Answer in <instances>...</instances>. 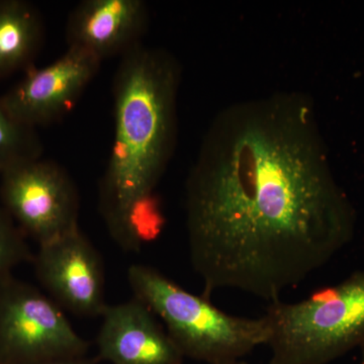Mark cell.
Instances as JSON below:
<instances>
[{
    "mask_svg": "<svg viewBox=\"0 0 364 364\" xmlns=\"http://www.w3.org/2000/svg\"><path fill=\"white\" fill-rule=\"evenodd\" d=\"M0 174L6 210L39 245L79 229L77 188L63 167L38 158Z\"/></svg>",
    "mask_w": 364,
    "mask_h": 364,
    "instance_id": "obj_6",
    "label": "cell"
},
{
    "mask_svg": "<svg viewBox=\"0 0 364 364\" xmlns=\"http://www.w3.org/2000/svg\"><path fill=\"white\" fill-rule=\"evenodd\" d=\"M149 25L143 0H83L66 23L67 48L100 60L121 57L142 45Z\"/></svg>",
    "mask_w": 364,
    "mask_h": 364,
    "instance_id": "obj_9",
    "label": "cell"
},
{
    "mask_svg": "<svg viewBox=\"0 0 364 364\" xmlns=\"http://www.w3.org/2000/svg\"><path fill=\"white\" fill-rule=\"evenodd\" d=\"M88 348L52 299L11 277L0 282V364L82 356Z\"/></svg>",
    "mask_w": 364,
    "mask_h": 364,
    "instance_id": "obj_5",
    "label": "cell"
},
{
    "mask_svg": "<svg viewBox=\"0 0 364 364\" xmlns=\"http://www.w3.org/2000/svg\"><path fill=\"white\" fill-rule=\"evenodd\" d=\"M270 364H328L364 344V270L310 298L269 303Z\"/></svg>",
    "mask_w": 364,
    "mask_h": 364,
    "instance_id": "obj_4",
    "label": "cell"
},
{
    "mask_svg": "<svg viewBox=\"0 0 364 364\" xmlns=\"http://www.w3.org/2000/svg\"><path fill=\"white\" fill-rule=\"evenodd\" d=\"M97 337L98 355L111 364H182L183 355L147 305L133 299L107 305Z\"/></svg>",
    "mask_w": 364,
    "mask_h": 364,
    "instance_id": "obj_10",
    "label": "cell"
},
{
    "mask_svg": "<svg viewBox=\"0 0 364 364\" xmlns=\"http://www.w3.org/2000/svg\"><path fill=\"white\" fill-rule=\"evenodd\" d=\"M43 147L35 129L16 121L0 98V170L11 165L38 159Z\"/></svg>",
    "mask_w": 364,
    "mask_h": 364,
    "instance_id": "obj_12",
    "label": "cell"
},
{
    "mask_svg": "<svg viewBox=\"0 0 364 364\" xmlns=\"http://www.w3.org/2000/svg\"><path fill=\"white\" fill-rule=\"evenodd\" d=\"M100 64L87 53L67 48L49 65L28 69L1 97L2 104L11 117L30 128L55 123L73 109Z\"/></svg>",
    "mask_w": 364,
    "mask_h": 364,
    "instance_id": "obj_8",
    "label": "cell"
},
{
    "mask_svg": "<svg viewBox=\"0 0 364 364\" xmlns=\"http://www.w3.org/2000/svg\"><path fill=\"white\" fill-rule=\"evenodd\" d=\"M181 77L170 53L144 44L121 58L114 76V141L100 207L112 236L129 250L176 147Z\"/></svg>",
    "mask_w": 364,
    "mask_h": 364,
    "instance_id": "obj_2",
    "label": "cell"
},
{
    "mask_svg": "<svg viewBox=\"0 0 364 364\" xmlns=\"http://www.w3.org/2000/svg\"><path fill=\"white\" fill-rule=\"evenodd\" d=\"M44 37V23L35 6L21 0L0 1V78L32 68Z\"/></svg>",
    "mask_w": 364,
    "mask_h": 364,
    "instance_id": "obj_11",
    "label": "cell"
},
{
    "mask_svg": "<svg viewBox=\"0 0 364 364\" xmlns=\"http://www.w3.org/2000/svg\"><path fill=\"white\" fill-rule=\"evenodd\" d=\"M359 349H360L361 352L360 363L359 364H364V344Z\"/></svg>",
    "mask_w": 364,
    "mask_h": 364,
    "instance_id": "obj_15",
    "label": "cell"
},
{
    "mask_svg": "<svg viewBox=\"0 0 364 364\" xmlns=\"http://www.w3.org/2000/svg\"><path fill=\"white\" fill-rule=\"evenodd\" d=\"M186 218L207 299L232 289L277 301L348 245L355 210L310 98L273 93L223 109L186 179Z\"/></svg>",
    "mask_w": 364,
    "mask_h": 364,
    "instance_id": "obj_1",
    "label": "cell"
},
{
    "mask_svg": "<svg viewBox=\"0 0 364 364\" xmlns=\"http://www.w3.org/2000/svg\"><path fill=\"white\" fill-rule=\"evenodd\" d=\"M35 264L57 305L81 317H102L107 306L104 263L80 229L39 245Z\"/></svg>",
    "mask_w": 364,
    "mask_h": 364,
    "instance_id": "obj_7",
    "label": "cell"
},
{
    "mask_svg": "<svg viewBox=\"0 0 364 364\" xmlns=\"http://www.w3.org/2000/svg\"><path fill=\"white\" fill-rule=\"evenodd\" d=\"M128 282L135 298L162 321L183 358L208 364L231 363L267 345L269 339L264 316L229 315L210 299L189 293L155 268L132 265Z\"/></svg>",
    "mask_w": 364,
    "mask_h": 364,
    "instance_id": "obj_3",
    "label": "cell"
},
{
    "mask_svg": "<svg viewBox=\"0 0 364 364\" xmlns=\"http://www.w3.org/2000/svg\"><path fill=\"white\" fill-rule=\"evenodd\" d=\"M28 250L11 220L0 210V282L9 277V272L26 259Z\"/></svg>",
    "mask_w": 364,
    "mask_h": 364,
    "instance_id": "obj_13",
    "label": "cell"
},
{
    "mask_svg": "<svg viewBox=\"0 0 364 364\" xmlns=\"http://www.w3.org/2000/svg\"><path fill=\"white\" fill-rule=\"evenodd\" d=\"M227 364H248V363H246L245 360H243V359H241V360H237V361H234V363H227Z\"/></svg>",
    "mask_w": 364,
    "mask_h": 364,
    "instance_id": "obj_16",
    "label": "cell"
},
{
    "mask_svg": "<svg viewBox=\"0 0 364 364\" xmlns=\"http://www.w3.org/2000/svg\"><path fill=\"white\" fill-rule=\"evenodd\" d=\"M0 173H1V170H0Z\"/></svg>",
    "mask_w": 364,
    "mask_h": 364,
    "instance_id": "obj_17",
    "label": "cell"
},
{
    "mask_svg": "<svg viewBox=\"0 0 364 364\" xmlns=\"http://www.w3.org/2000/svg\"><path fill=\"white\" fill-rule=\"evenodd\" d=\"M33 364H97V361L93 358H87L86 355H82L50 359V360L41 361V363Z\"/></svg>",
    "mask_w": 364,
    "mask_h": 364,
    "instance_id": "obj_14",
    "label": "cell"
}]
</instances>
